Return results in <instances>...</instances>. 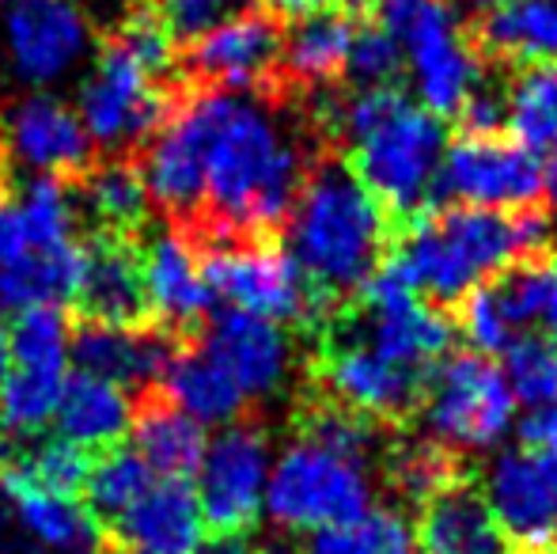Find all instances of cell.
<instances>
[{
	"instance_id": "obj_47",
	"label": "cell",
	"mask_w": 557,
	"mask_h": 554,
	"mask_svg": "<svg viewBox=\"0 0 557 554\" xmlns=\"http://www.w3.org/2000/svg\"><path fill=\"white\" fill-rule=\"evenodd\" d=\"M20 247H23L20 217H15L12 201H0V267H4Z\"/></svg>"
},
{
	"instance_id": "obj_1",
	"label": "cell",
	"mask_w": 557,
	"mask_h": 554,
	"mask_svg": "<svg viewBox=\"0 0 557 554\" xmlns=\"http://www.w3.org/2000/svg\"><path fill=\"white\" fill-rule=\"evenodd\" d=\"M190 111L206 148V213L194 239H270L285 229L311 163L296 137L258 96L206 88L194 91Z\"/></svg>"
},
{
	"instance_id": "obj_15",
	"label": "cell",
	"mask_w": 557,
	"mask_h": 554,
	"mask_svg": "<svg viewBox=\"0 0 557 554\" xmlns=\"http://www.w3.org/2000/svg\"><path fill=\"white\" fill-rule=\"evenodd\" d=\"M270 441L258 426H227L206 448L198 471L201 517L213 535H243L265 505Z\"/></svg>"
},
{
	"instance_id": "obj_40",
	"label": "cell",
	"mask_w": 557,
	"mask_h": 554,
	"mask_svg": "<svg viewBox=\"0 0 557 554\" xmlns=\"http://www.w3.org/2000/svg\"><path fill=\"white\" fill-rule=\"evenodd\" d=\"M459 308V327L470 346H474V354H505L516 342L520 327L512 323V316H508V308L500 304L493 285H482L470 296H462Z\"/></svg>"
},
{
	"instance_id": "obj_52",
	"label": "cell",
	"mask_w": 557,
	"mask_h": 554,
	"mask_svg": "<svg viewBox=\"0 0 557 554\" xmlns=\"http://www.w3.org/2000/svg\"><path fill=\"white\" fill-rule=\"evenodd\" d=\"M15 4V0H0V8H12Z\"/></svg>"
},
{
	"instance_id": "obj_38",
	"label": "cell",
	"mask_w": 557,
	"mask_h": 554,
	"mask_svg": "<svg viewBox=\"0 0 557 554\" xmlns=\"http://www.w3.org/2000/svg\"><path fill=\"white\" fill-rule=\"evenodd\" d=\"M505 380L516 403H557V334H523L505 349Z\"/></svg>"
},
{
	"instance_id": "obj_44",
	"label": "cell",
	"mask_w": 557,
	"mask_h": 554,
	"mask_svg": "<svg viewBox=\"0 0 557 554\" xmlns=\"http://www.w3.org/2000/svg\"><path fill=\"white\" fill-rule=\"evenodd\" d=\"M539 274V296H535V323H543L546 331L557 334V251L546 259H535Z\"/></svg>"
},
{
	"instance_id": "obj_33",
	"label": "cell",
	"mask_w": 557,
	"mask_h": 554,
	"mask_svg": "<svg viewBox=\"0 0 557 554\" xmlns=\"http://www.w3.org/2000/svg\"><path fill=\"white\" fill-rule=\"evenodd\" d=\"M482 46L516 65H557V0H516L490 12Z\"/></svg>"
},
{
	"instance_id": "obj_51",
	"label": "cell",
	"mask_w": 557,
	"mask_h": 554,
	"mask_svg": "<svg viewBox=\"0 0 557 554\" xmlns=\"http://www.w3.org/2000/svg\"><path fill=\"white\" fill-rule=\"evenodd\" d=\"M4 183H8V160H4V148H0V194H4Z\"/></svg>"
},
{
	"instance_id": "obj_5",
	"label": "cell",
	"mask_w": 557,
	"mask_h": 554,
	"mask_svg": "<svg viewBox=\"0 0 557 554\" xmlns=\"http://www.w3.org/2000/svg\"><path fill=\"white\" fill-rule=\"evenodd\" d=\"M198 247L201 274L213 296L232 304L235 311L262 316L270 323H304L308 331H323L342 304L323 296L300 274L288 251L270 239H206Z\"/></svg>"
},
{
	"instance_id": "obj_7",
	"label": "cell",
	"mask_w": 557,
	"mask_h": 554,
	"mask_svg": "<svg viewBox=\"0 0 557 554\" xmlns=\"http://www.w3.org/2000/svg\"><path fill=\"white\" fill-rule=\"evenodd\" d=\"M372 502L364 459H352L319 441L300 436L281 452L265 482V513L281 528L319 532L364 517Z\"/></svg>"
},
{
	"instance_id": "obj_12",
	"label": "cell",
	"mask_w": 557,
	"mask_h": 554,
	"mask_svg": "<svg viewBox=\"0 0 557 554\" xmlns=\"http://www.w3.org/2000/svg\"><path fill=\"white\" fill-rule=\"evenodd\" d=\"M512 387L485 354H451L433 365L425 421L444 448H490L512 426Z\"/></svg>"
},
{
	"instance_id": "obj_46",
	"label": "cell",
	"mask_w": 557,
	"mask_h": 554,
	"mask_svg": "<svg viewBox=\"0 0 557 554\" xmlns=\"http://www.w3.org/2000/svg\"><path fill=\"white\" fill-rule=\"evenodd\" d=\"M262 4L273 15H296V20H304V15H315V12H342L345 4H357V0H262Z\"/></svg>"
},
{
	"instance_id": "obj_37",
	"label": "cell",
	"mask_w": 557,
	"mask_h": 554,
	"mask_svg": "<svg viewBox=\"0 0 557 554\" xmlns=\"http://www.w3.org/2000/svg\"><path fill=\"white\" fill-rule=\"evenodd\" d=\"M304 554H413V528L398 509H368L349 525L319 528Z\"/></svg>"
},
{
	"instance_id": "obj_26",
	"label": "cell",
	"mask_w": 557,
	"mask_h": 554,
	"mask_svg": "<svg viewBox=\"0 0 557 554\" xmlns=\"http://www.w3.org/2000/svg\"><path fill=\"white\" fill-rule=\"evenodd\" d=\"M418 540L425 554H516L485 494L467 475H455L421 502Z\"/></svg>"
},
{
	"instance_id": "obj_42",
	"label": "cell",
	"mask_w": 557,
	"mask_h": 554,
	"mask_svg": "<svg viewBox=\"0 0 557 554\" xmlns=\"http://www.w3.org/2000/svg\"><path fill=\"white\" fill-rule=\"evenodd\" d=\"M114 38L133 58L145 61L152 73L168 76L171 65H175V35H171V27L156 12H133Z\"/></svg>"
},
{
	"instance_id": "obj_23",
	"label": "cell",
	"mask_w": 557,
	"mask_h": 554,
	"mask_svg": "<svg viewBox=\"0 0 557 554\" xmlns=\"http://www.w3.org/2000/svg\"><path fill=\"white\" fill-rule=\"evenodd\" d=\"M122 554H198L206 547V517L190 482H152L145 497L114 525Z\"/></svg>"
},
{
	"instance_id": "obj_27",
	"label": "cell",
	"mask_w": 557,
	"mask_h": 554,
	"mask_svg": "<svg viewBox=\"0 0 557 554\" xmlns=\"http://www.w3.org/2000/svg\"><path fill=\"white\" fill-rule=\"evenodd\" d=\"M76 217L88 221L91 236H122L137 239V232L148 221V186L133 160L111 156L103 163H91L76 175L73 186Z\"/></svg>"
},
{
	"instance_id": "obj_16",
	"label": "cell",
	"mask_w": 557,
	"mask_h": 554,
	"mask_svg": "<svg viewBox=\"0 0 557 554\" xmlns=\"http://www.w3.org/2000/svg\"><path fill=\"white\" fill-rule=\"evenodd\" d=\"M482 494L516 554H557V456L505 452L485 475Z\"/></svg>"
},
{
	"instance_id": "obj_9",
	"label": "cell",
	"mask_w": 557,
	"mask_h": 554,
	"mask_svg": "<svg viewBox=\"0 0 557 554\" xmlns=\"http://www.w3.org/2000/svg\"><path fill=\"white\" fill-rule=\"evenodd\" d=\"M326 327L364 342L387 361L413 365V369H433L447 354L455 334L451 319L421 300L418 288L391 262L375 270L368 285L357 293V304H349V308L342 304Z\"/></svg>"
},
{
	"instance_id": "obj_19",
	"label": "cell",
	"mask_w": 557,
	"mask_h": 554,
	"mask_svg": "<svg viewBox=\"0 0 557 554\" xmlns=\"http://www.w3.org/2000/svg\"><path fill=\"white\" fill-rule=\"evenodd\" d=\"M140 175H145L148 198L175 221V229H194L201 221L206 213V148H201V126L186 99L148 140Z\"/></svg>"
},
{
	"instance_id": "obj_11",
	"label": "cell",
	"mask_w": 557,
	"mask_h": 554,
	"mask_svg": "<svg viewBox=\"0 0 557 554\" xmlns=\"http://www.w3.org/2000/svg\"><path fill=\"white\" fill-rule=\"evenodd\" d=\"M319 387L323 399L352 415L372 418L375 426H398L425 407L429 377L433 369H413L380 357L372 346L349 338L342 331H319Z\"/></svg>"
},
{
	"instance_id": "obj_2",
	"label": "cell",
	"mask_w": 557,
	"mask_h": 554,
	"mask_svg": "<svg viewBox=\"0 0 557 554\" xmlns=\"http://www.w3.org/2000/svg\"><path fill=\"white\" fill-rule=\"evenodd\" d=\"M323 130L349 148V168L391 221L429 213L441 183L447 130L398 88H357L326 103Z\"/></svg>"
},
{
	"instance_id": "obj_50",
	"label": "cell",
	"mask_w": 557,
	"mask_h": 554,
	"mask_svg": "<svg viewBox=\"0 0 557 554\" xmlns=\"http://www.w3.org/2000/svg\"><path fill=\"white\" fill-rule=\"evenodd\" d=\"M8 372V331L0 327V380H4Z\"/></svg>"
},
{
	"instance_id": "obj_6",
	"label": "cell",
	"mask_w": 557,
	"mask_h": 554,
	"mask_svg": "<svg viewBox=\"0 0 557 554\" xmlns=\"http://www.w3.org/2000/svg\"><path fill=\"white\" fill-rule=\"evenodd\" d=\"M380 27L398 42L413 96L436 119L459 114L482 88V58L451 0H387Z\"/></svg>"
},
{
	"instance_id": "obj_31",
	"label": "cell",
	"mask_w": 557,
	"mask_h": 554,
	"mask_svg": "<svg viewBox=\"0 0 557 554\" xmlns=\"http://www.w3.org/2000/svg\"><path fill=\"white\" fill-rule=\"evenodd\" d=\"M160 384L163 399H171L183 415H190L201 426H224V421L239 418L243 403H247L239 384L227 377V369L201 342L194 349H178Z\"/></svg>"
},
{
	"instance_id": "obj_20",
	"label": "cell",
	"mask_w": 557,
	"mask_h": 554,
	"mask_svg": "<svg viewBox=\"0 0 557 554\" xmlns=\"http://www.w3.org/2000/svg\"><path fill=\"white\" fill-rule=\"evenodd\" d=\"M73 304L84 323L152 327L156 319L145 288V251L137 247V239L88 236L84 278Z\"/></svg>"
},
{
	"instance_id": "obj_17",
	"label": "cell",
	"mask_w": 557,
	"mask_h": 554,
	"mask_svg": "<svg viewBox=\"0 0 557 554\" xmlns=\"http://www.w3.org/2000/svg\"><path fill=\"white\" fill-rule=\"evenodd\" d=\"M281 50H285V30L277 15L265 8H235L194 38L190 65L213 88L250 96L273 81L281 69Z\"/></svg>"
},
{
	"instance_id": "obj_8",
	"label": "cell",
	"mask_w": 557,
	"mask_h": 554,
	"mask_svg": "<svg viewBox=\"0 0 557 554\" xmlns=\"http://www.w3.org/2000/svg\"><path fill=\"white\" fill-rule=\"evenodd\" d=\"M73 331L61 308H35L15 316L8 331V372L0 380V436L30 441L58 415L69 384Z\"/></svg>"
},
{
	"instance_id": "obj_29",
	"label": "cell",
	"mask_w": 557,
	"mask_h": 554,
	"mask_svg": "<svg viewBox=\"0 0 557 554\" xmlns=\"http://www.w3.org/2000/svg\"><path fill=\"white\" fill-rule=\"evenodd\" d=\"M133 436H137V456L148 464V471L160 479L190 482L201 471L206 459V426L163 399L160 392H145L137 415H133Z\"/></svg>"
},
{
	"instance_id": "obj_48",
	"label": "cell",
	"mask_w": 557,
	"mask_h": 554,
	"mask_svg": "<svg viewBox=\"0 0 557 554\" xmlns=\"http://www.w3.org/2000/svg\"><path fill=\"white\" fill-rule=\"evenodd\" d=\"M543 194L557 213V148H550V156H546V163H543Z\"/></svg>"
},
{
	"instance_id": "obj_22",
	"label": "cell",
	"mask_w": 557,
	"mask_h": 554,
	"mask_svg": "<svg viewBox=\"0 0 557 554\" xmlns=\"http://www.w3.org/2000/svg\"><path fill=\"white\" fill-rule=\"evenodd\" d=\"M0 494L15 513L27 543L42 554H111L114 540L76 497L53 494L15 471H0Z\"/></svg>"
},
{
	"instance_id": "obj_32",
	"label": "cell",
	"mask_w": 557,
	"mask_h": 554,
	"mask_svg": "<svg viewBox=\"0 0 557 554\" xmlns=\"http://www.w3.org/2000/svg\"><path fill=\"white\" fill-rule=\"evenodd\" d=\"M352 38H357V23L345 12H315L296 20V27L285 35V50H281V69L288 81L304 84V88H319L345 76V61H349Z\"/></svg>"
},
{
	"instance_id": "obj_35",
	"label": "cell",
	"mask_w": 557,
	"mask_h": 554,
	"mask_svg": "<svg viewBox=\"0 0 557 554\" xmlns=\"http://www.w3.org/2000/svg\"><path fill=\"white\" fill-rule=\"evenodd\" d=\"M156 475L137 456V448H107L99 459H91L88 482H84V509L99 520V525H117L140 497L152 490Z\"/></svg>"
},
{
	"instance_id": "obj_25",
	"label": "cell",
	"mask_w": 557,
	"mask_h": 554,
	"mask_svg": "<svg viewBox=\"0 0 557 554\" xmlns=\"http://www.w3.org/2000/svg\"><path fill=\"white\" fill-rule=\"evenodd\" d=\"M201 346L227 369V377L239 384L243 395H270L288 372V338L277 323L247 311L224 308L209 319V331L201 334Z\"/></svg>"
},
{
	"instance_id": "obj_24",
	"label": "cell",
	"mask_w": 557,
	"mask_h": 554,
	"mask_svg": "<svg viewBox=\"0 0 557 554\" xmlns=\"http://www.w3.org/2000/svg\"><path fill=\"white\" fill-rule=\"evenodd\" d=\"M140 251H145V288L152 319L171 334H190L206 319L209 300H213L194 239L171 229L152 236V244Z\"/></svg>"
},
{
	"instance_id": "obj_49",
	"label": "cell",
	"mask_w": 557,
	"mask_h": 554,
	"mask_svg": "<svg viewBox=\"0 0 557 554\" xmlns=\"http://www.w3.org/2000/svg\"><path fill=\"white\" fill-rule=\"evenodd\" d=\"M467 4H474V8H485V12H500V8L516 4V0H467Z\"/></svg>"
},
{
	"instance_id": "obj_45",
	"label": "cell",
	"mask_w": 557,
	"mask_h": 554,
	"mask_svg": "<svg viewBox=\"0 0 557 554\" xmlns=\"http://www.w3.org/2000/svg\"><path fill=\"white\" fill-rule=\"evenodd\" d=\"M520 436H523V448L550 452V456H557V403L531 410L520 426Z\"/></svg>"
},
{
	"instance_id": "obj_43",
	"label": "cell",
	"mask_w": 557,
	"mask_h": 554,
	"mask_svg": "<svg viewBox=\"0 0 557 554\" xmlns=\"http://www.w3.org/2000/svg\"><path fill=\"white\" fill-rule=\"evenodd\" d=\"M152 12L168 23L175 38H198L216 20L235 12V0H152Z\"/></svg>"
},
{
	"instance_id": "obj_18",
	"label": "cell",
	"mask_w": 557,
	"mask_h": 554,
	"mask_svg": "<svg viewBox=\"0 0 557 554\" xmlns=\"http://www.w3.org/2000/svg\"><path fill=\"white\" fill-rule=\"evenodd\" d=\"M4 160L35 175H81L91 168V140L76 107L50 91H30L4 114Z\"/></svg>"
},
{
	"instance_id": "obj_14",
	"label": "cell",
	"mask_w": 557,
	"mask_h": 554,
	"mask_svg": "<svg viewBox=\"0 0 557 554\" xmlns=\"http://www.w3.org/2000/svg\"><path fill=\"white\" fill-rule=\"evenodd\" d=\"M436 198L478 209H528L543 198V163L505 137H459L444 152Z\"/></svg>"
},
{
	"instance_id": "obj_39",
	"label": "cell",
	"mask_w": 557,
	"mask_h": 554,
	"mask_svg": "<svg viewBox=\"0 0 557 554\" xmlns=\"http://www.w3.org/2000/svg\"><path fill=\"white\" fill-rule=\"evenodd\" d=\"M387 471L398 494L413 497L418 505L425 502L433 490H441L444 482H451L455 475H462L455 452L433 441H413V444H406V448H395L387 456Z\"/></svg>"
},
{
	"instance_id": "obj_3",
	"label": "cell",
	"mask_w": 557,
	"mask_h": 554,
	"mask_svg": "<svg viewBox=\"0 0 557 554\" xmlns=\"http://www.w3.org/2000/svg\"><path fill=\"white\" fill-rule=\"evenodd\" d=\"M554 247V221L535 206L516 213L451 206L413 217L410 229L398 236L391 267L436 304H459L490 278L505 274L516 262L546 259Z\"/></svg>"
},
{
	"instance_id": "obj_41",
	"label": "cell",
	"mask_w": 557,
	"mask_h": 554,
	"mask_svg": "<svg viewBox=\"0 0 557 554\" xmlns=\"http://www.w3.org/2000/svg\"><path fill=\"white\" fill-rule=\"evenodd\" d=\"M398 73H403V50H398L395 38L380 23L357 27L349 61H345V76L357 88H395Z\"/></svg>"
},
{
	"instance_id": "obj_36",
	"label": "cell",
	"mask_w": 557,
	"mask_h": 554,
	"mask_svg": "<svg viewBox=\"0 0 557 554\" xmlns=\"http://www.w3.org/2000/svg\"><path fill=\"white\" fill-rule=\"evenodd\" d=\"M15 217H20L23 247H50V244H69L76 239V198L73 186L65 178L53 175H35L23 194L12 201Z\"/></svg>"
},
{
	"instance_id": "obj_28",
	"label": "cell",
	"mask_w": 557,
	"mask_h": 554,
	"mask_svg": "<svg viewBox=\"0 0 557 554\" xmlns=\"http://www.w3.org/2000/svg\"><path fill=\"white\" fill-rule=\"evenodd\" d=\"M84 278V244L50 247H20L12 259L0 267V311H23L35 308H65L76 300V288Z\"/></svg>"
},
{
	"instance_id": "obj_10",
	"label": "cell",
	"mask_w": 557,
	"mask_h": 554,
	"mask_svg": "<svg viewBox=\"0 0 557 554\" xmlns=\"http://www.w3.org/2000/svg\"><path fill=\"white\" fill-rule=\"evenodd\" d=\"M76 114L88 130L91 148L99 145L111 156H122L156 137L171 114V99L163 91V76L111 38L84 76Z\"/></svg>"
},
{
	"instance_id": "obj_30",
	"label": "cell",
	"mask_w": 557,
	"mask_h": 554,
	"mask_svg": "<svg viewBox=\"0 0 557 554\" xmlns=\"http://www.w3.org/2000/svg\"><path fill=\"white\" fill-rule=\"evenodd\" d=\"M58 436L76 448L107 452L117 448L122 436L133 426V399L125 387L111 384V380L88 377V372H73L61 392L58 403Z\"/></svg>"
},
{
	"instance_id": "obj_4",
	"label": "cell",
	"mask_w": 557,
	"mask_h": 554,
	"mask_svg": "<svg viewBox=\"0 0 557 554\" xmlns=\"http://www.w3.org/2000/svg\"><path fill=\"white\" fill-rule=\"evenodd\" d=\"M391 236V213L345 160H319L308 171L285 221L288 259L334 304L368 285Z\"/></svg>"
},
{
	"instance_id": "obj_13",
	"label": "cell",
	"mask_w": 557,
	"mask_h": 554,
	"mask_svg": "<svg viewBox=\"0 0 557 554\" xmlns=\"http://www.w3.org/2000/svg\"><path fill=\"white\" fill-rule=\"evenodd\" d=\"M91 15L81 0H15L4 8V53L15 81L35 91L65 81L91 53Z\"/></svg>"
},
{
	"instance_id": "obj_34",
	"label": "cell",
	"mask_w": 557,
	"mask_h": 554,
	"mask_svg": "<svg viewBox=\"0 0 557 554\" xmlns=\"http://www.w3.org/2000/svg\"><path fill=\"white\" fill-rule=\"evenodd\" d=\"M500 103L516 145L535 156L557 148V65H520Z\"/></svg>"
},
{
	"instance_id": "obj_21",
	"label": "cell",
	"mask_w": 557,
	"mask_h": 554,
	"mask_svg": "<svg viewBox=\"0 0 557 554\" xmlns=\"http://www.w3.org/2000/svg\"><path fill=\"white\" fill-rule=\"evenodd\" d=\"M178 334L152 327H103L76 323L73 331V361L76 372L111 380L117 387H152L163 380L168 365L178 354Z\"/></svg>"
}]
</instances>
